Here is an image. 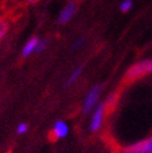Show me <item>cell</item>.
I'll return each mask as SVG.
<instances>
[{
    "instance_id": "obj_1",
    "label": "cell",
    "mask_w": 152,
    "mask_h": 153,
    "mask_svg": "<svg viewBox=\"0 0 152 153\" xmlns=\"http://www.w3.org/2000/svg\"><path fill=\"white\" fill-rule=\"evenodd\" d=\"M100 94H101V85H95L89 91V94L85 97V101L82 103V112L85 114L90 113L97 106V101H98V98H100Z\"/></svg>"
},
{
    "instance_id": "obj_2",
    "label": "cell",
    "mask_w": 152,
    "mask_h": 153,
    "mask_svg": "<svg viewBox=\"0 0 152 153\" xmlns=\"http://www.w3.org/2000/svg\"><path fill=\"white\" fill-rule=\"evenodd\" d=\"M145 74H152V60H145V61H141V62L133 65L127 71L126 77L128 80H133Z\"/></svg>"
},
{
    "instance_id": "obj_3",
    "label": "cell",
    "mask_w": 152,
    "mask_h": 153,
    "mask_svg": "<svg viewBox=\"0 0 152 153\" xmlns=\"http://www.w3.org/2000/svg\"><path fill=\"white\" fill-rule=\"evenodd\" d=\"M105 111H106V105L105 103H98L95 107V111L94 114L91 117L90 121V131L91 132H97L98 129L101 128L102 126V122H104V117H105Z\"/></svg>"
},
{
    "instance_id": "obj_4",
    "label": "cell",
    "mask_w": 152,
    "mask_h": 153,
    "mask_svg": "<svg viewBox=\"0 0 152 153\" xmlns=\"http://www.w3.org/2000/svg\"><path fill=\"white\" fill-rule=\"evenodd\" d=\"M76 11H77V4H76L75 1H69L64 6V9L60 11L59 18H57V24L59 25L67 24V22L75 16Z\"/></svg>"
},
{
    "instance_id": "obj_5",
    "label": "cell",
    "mask_w": 152,
    "mask_h": 153,
    "mask_svg": "<svg viewBox=\"0 0 152 153\" xmlns=\"http://www.w3.org/2000/svg\"><path fill=\"white\" fill-rule=\"evenodd\" d=\"M124 153H152V137L126 147Z\"/></svg>"
},
{
    "instance_id": "obj_6",
    "label": "cell",
    "mask_w": 152,
    "mask_h": 153,
    "mask_svg": "<svg viewBox=\"0 0 152 153\" xmlns=\"http://www.w3.org/2000/svg\"><path fill=\"white\" fill-rule=\"evenodd\" d=\"M52 136H54L55 140H61V138H65L69 133V127L65 123L64 121H56L55 125H54V128H52Z\"/></svg>"
},
{
    "instance_id": "obj_7",
    "label": "cell",
    "mask_w": 152,
    "mask_h": 153,
    "mask_svg": "<svg viewBox=\"0 0 152 153\" xmlns=\"http://www.w3.org/2000/svg\"><path fill=\"white\" fill-rule=\"evenodd\" d=\"M39 41H40V39L37 36H33L31 39H29V41L24 45V48H22V50H21V56L28 57V56L31 55V53H34Z\"/></svg>"
},
{
    "instance_id": "obj_8",
    "label": "cell",
    "mask_w": 152,
    "mask_h": 153,
    "mask_svg": "<svg viewBox=\"0 0 152 153\" xmlns=\"http://www.w3.org/2000/svg\"><path fill=\"white\" fill-rule=\"evenodd\" d=\"M82 70H83V66H79L77 68H75V70L71 72V75L69 76V79L66 80V82H65V87H69V86H71L72 83L77 80L80 76H81V74H82Z\"/></svg>"
},
{
    "instance_id": "obj_9",
    "label": "cell",
    "mask_w": 152,
    "mask_h": 153,
    "mask_svg": "<svg viewBox=\"0 0 152 153\" xmlns=\"http://www.w3.org/2000/svg\"><path fill=\"white\" fill-rule=\"evenodd\" d=\"M48 46H49V39H48V37H45V39H40V41H39V44H37V46H36L34 53H41V52H44L45 50L48 49Z\"/></svg>"
},
{
    "instance_id": "obj_10",
    "label": "cell",
    "mask_w": 152,
    "mask_h": 153,
    "mask_svg": "<svg viewBox=\"0 0 152 153\" xmlns=\"http://www.w3.org/2000/svg\"><path fill=\"white\" fill-rule=\"evenodd\" d=\"M85 41H86V37H85V36L77 37V39H76V40L72 42V45H71V51L75 52V51H77L79 49H81V48L83 46V44H85Z\"/></svg>"
},
{
    "instance_id": "obj_11",
    "label": "cell",
    "mask_w": 152,
    "mask_h": 153,
    "mask_svg": "<svg viewBox=\"0 0 152 153\" xmlns=\"http://www.w3.org/2000/svg\"><path fill=\"white\" fill-rule=\"evenodd\" d=\"M7 31H9V24H7V21L0 19V40L4 39Z\"/></svg>"
},
{
    "instance_id": "obj_12",
    "label": "cell",
    "mask_w": 152,
    "mask_h": 153,
    "mask_svg": "<svg viewBox=\"0 0 152 153\" xmlns=\"http://www.w3.org/2000/svg\"><path fill=\"white\" fill-rule=\"evenodd\" d=\"M132 6H133L132 0H124V1H121V4H120V10L122 13H127L132 9Z\"/></svg>"
},
{
    "instance_id": "obj_13",
    "label": "cell",
    "mask_w": 152,
    "mask_h": 153,
    "mask_svg": "<svg viewBox=\"0 0 152 153\" xmlns=\"http://www.w3.org/2000/svg\"><path fill=\"white\" fill-rule=\"evenodd\" d=\"M28 125L26 123H24V122H21V123L18 126V128H16V132L19 133V134H24V133H26L28 132Z\"/></svg>"
},
{
    "instance_id": "obj_14",
    "label": "cell",
    "mask_w": 152,
    "mask_h": 153,
    "mask_svg": "<svg viewBox=\"0 0 152 153\" xmlns=\"http://www.w3.org/2000/svg\"><path fill=\"white\" fill-rule=\"evenodd\" d=\"M26 1H28V3H30V4H34V3H36V1H37V0H26Z\"/></svg>"
}]
</instances>
